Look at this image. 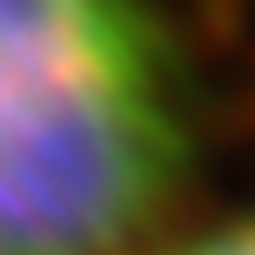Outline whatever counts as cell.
<instances>
[{
  "label": "cell",
  "instance_id": "obj_1",
  "mask_svg": "<svg viewBox=\"0 0 255 255\" xmlns=\"http://www.w3.org/2000/svg\"><path fill=\"white\" fill-rule=\"evenodd\" d=\"M195 168L168 0H0V255H154Z\"/></svg>",
  "mask_w": 255,
  "mask_h": 255
},
{
  "label": "cell",
  "instance_id": "obj_2",
  "mask_svg": "<svg viewBox=\"0 0 255 255\" xmlns=\"http://www.w3.org/2000/svg\"><path fill=\"white\" fill-rule=\"evenodd\" d=\"M154 255H255V215L202 229V235H188V242H175V249H154Z\"/></svg>",
  "mask_w": 255,
  "mask_h": 255
}]
</instances>
